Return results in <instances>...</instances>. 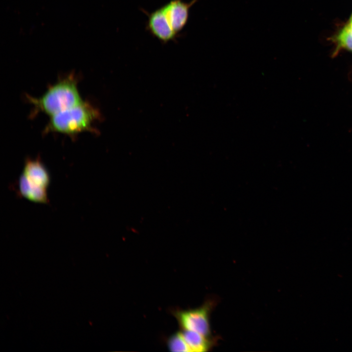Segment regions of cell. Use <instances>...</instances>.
Instances as JSON below:
<instances>
[{
  "instance_id": "cell-6",
  "label": "cell",
  "mask_w": 352,
  "mask_h": 352,
  "mask_svg": "<svg viewBox=\"0 0 352 352\" xmlns=\"http://www.w3.org/2000/svg\"><path fill=\"white\" fill-rule=\"evenodd\" d=\"M22 176L34 186L47 189L50 181L47 169L39 159H27Z\"/></svg>"
},
{
  "instance_id": "cell-5",
  "label": "cell",
  "mask_w": 352,
  "mask_h": 352,
  "mask_svg": "<svg viewBox=\"0 0 352 352\" xmlns=\"http://www.w3.org/2000/svg\"><path fill=\"white\" fill-rule=\"evenodd\" d=\"M197 1L187 2L183 0H171L162 6L170 25L177 35L186 25L190 9Z\"/></svg>"
},
{
  "instance_id": "cell-4",
  "label": "cell",
  "mask_w": 352,
  "mask_h": 352,
  "mask_svg": "<svg viewBox=\"0 0 352 352\" xmlns=\"http://www.w3.org/2000/svg\"><path fill=\"white\" fill-rule=\"evenodd\" d=\"M144 12L148 17L147 28L152 36L163 44L176 40L178 35L173 29L162 6L150 13Z\"/></svg>"
},
{
  "instance_id": "cell-1",
  "label": "cell",
  "mask_w": 352,
  "mask_h": 352,
  "mask_svg": "<svg viewBox=\"0 0 352 352\" xmlns=\"http://www.w3.org/2000/svg\"><path fill=\"white\" fill-rule=\"evenodd\" d=\"M26 97L34 106L35 112L41 111L50 116L84 101L78 89V78L73 73L59 79L40 97L27 95Z\"/></svg>"
},
{
  "instance_id": "cell-8",
  "label": "cell",
  "mask_w": 352,
  "mask_h": 352,
  "mask_svg": "<svg viewBox=\"0 0 352 352\" xmlns=\"http://www.w3.org/2000/svg\"><path fill=\"white\" fill-rule=\"evenodd\" d=\"M182 334L191 352H206L211 346V342L207 337L194 331L186 330Z\"/></svg>"
},
{
  "instance_id": "cell-9",
  "label": "cell",
  "mask_w": 352,
  "mask_h": 352,
  "mask_svg": "<svg viewBox=\"0 0 352 352\" xmlns=\"http://www.w3.org/2000/svg\"><path fill=\"white\" fill-rule=\"evenodd\" d=\"M168 345L172 352H191L181 332L173 335L168 340Z\"/></svg>"
},
{
  "instance_id": "cell-2",
  "label": "cell",
  "mask_w": 352,
  "mask_h": 352,
  "mask_svg": "<svg viewBox=\"0 0 352 352\" xmlns=\"http://www.w3.org/2000/svg\"><path fill=\"white\" fill-rule=\"evenodd\" d=\"M100 118L99 110L89 102L84 101L50 116L44 133L58 132L70 137L85 132L95 133L94 123Z\"/></svg>"
},
{
  "instance_id": "cell-7",
  "label": "cell",
  "mask_w": 352,
  "mask_h": 352,
  "mask_svg": "<svg viewBox=\"0 0 352 352\" xmlns=\"http://www.w3.org/2000/svg\"><path fill=\"white\" fill-rule=\"evenodd\" d=\"M18 187L20 194L27 199L37 203L48 202L47 189L30 184L22 175L19 179Z\"/></svg>"
},
{
  "instance_id": "cell-11",
  "label": "cell",
  "mask_w": 352,
  "mask_h": 352,
  "mask_svg": "<svg viewBox=\"0 0 352 352\" xmlns=\"http://www.w3.org/2000/svg\"><path fill=\"white\" fill-rule=\"evenodd\" d=\"M351 30L352 31V16L350 19L349 23L347 24Z\"/></svg>"
},
{
  "instance_id": "cell-10",
  "label": "cell",
  "mask_w": 352,
  "mask_h": 352,
  "mask_svg": "<svg viewBox=\"0 0 352 352\" xmlns=\"http://www.w3.org/2000/svg\"><path fill=\"white\" fill-rule=\"evenodd\" d=\"M336 40L338 48H343L352 51V31L347 25L340 32Z\"/></svg>"
},
{
  "instance_id": "cell-3",
  "label": "cell",
  "mask_w": 352,
  "mask_h": 352,
  "mask_svg": "<svg viewBox=\"0 0 352 352\" xmlns=\"http://www.w3.org/2000/svg\"><path fill=\"white\" fill-rule=\"evenodd\" d=\"M211 305L206 304L198 308L179 311L176 316L186 330L197 332L206 337L210 334L209 314Z\"/></svg>"
}]
</instances>
